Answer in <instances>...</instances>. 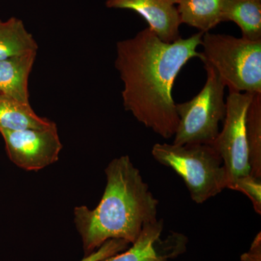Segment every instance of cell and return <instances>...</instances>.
Masks as SVG:
<instances>
[{"mask_svg":"<svg viewBox=\"0 0 261 261\" xmlns=\"http://www.w3.org/2000/svg\"><path fill=\"white\" fill-rule=\"evenodd\" d=\"M204 33L166 43L149 27L116 44L115 67L123 83L125 110L147 128L168 139L174 137L178 123L173 84L180 70L194 58Z\"/></svg>","mask_w":261,"mask_h":261,"instance_id":"cell-1","label":"cell"},{"mask_svg":"<svg viewBox=\"0 0 261 261\" xmlns=\"http://www.w3.org/2000/svg\"><path fill=\"white\" fill-rule=\"evenodd\" d=\"M106 175L107 184L97 207L74 209L84 256L113 239L134 243L146 225L158 221L159 200L128 155L113 159L106 168Z\"/></svg>","mask_w":261,"mask_h":261,"instance_id":"cell-2","label":"cell"},{"mask_svg":"<svg viewBox=\"0 0 261 261\" xmlns=\"http://www.w3.org/2000/svg\"><path fill=\"white\" fill-rule=\"evenodd\" d=\"M152 155L181 176L195 203L202 204L227 188V171L212 145L157 143Z\"/></svg>","mask_w":261,"mask_h":261,"instance_id":"cell-3","label":"cell"},{"mask_svg":"<svg viewBox=\"0 0 261 261\" xmlns=\"http://www.w3.org/2000/svg\"><path fill=\"white\" fill-rule=\"evenodd\" d=\"M201 45V61L214 68L229 91L261 93V40L206 32Z\"/></svg>","mask_w":261,"mask_h":261,"instance_id":"cell-4","label":"cell"},{"mask_svg":"<svg viewBox=\"0 0 261 261\" xmlns=\"http://www.w3.org/2000/svg\"><path fill=\"white\" fill-rule=\"evenodd\" d=\"M207 80L202 90L191 100L176 105L178 123L174 145H212L220 132V123L226 113V86L210 65L204 63Z\"/></svg>","mask_w":261,"mask_h":261,"instance_id":"cell-5","label":"cell"},{"mask_svg":"<svg viewBox=\"0 0 261 261\" xmlns=\"http://www.w3.org/2000/svg\"><path fill=\"white\" fill-rule=\"evenodd\" d=\"M252 96L253 94L249 92L229 91L223 128L212 144L227 171L228 185L240 176L250 173L245 118Z\"/></svg>","mask_w":261,"mask_h":261,"instance_id":"cell-6","label":"cell"},{"mask_svg":"<svg viewBox=\"0 0 261 261\" xmlns=\"http://www.w3.org/2000/svg\"><path fill=\"white\" fill-rule=\"evenodd\" d=\"M10 161L25 171H39L57 162L62 145L56 124L44 129H0Z\"/></svg>","mask_w":261,"mask_h":261,"instance_id":"cell-7","label":"cell"},{"mask_svg":"<svg viewBox=\"0 0 261 261\" xmlns=\"http://www.w3.org/2000/svg\"><path fill=\"white\" fill-rule=\"evenodd\" d=\"M163 220L146 225L129 249L102 261H170L185 252L186 237L172 232L163 240Z\"/></svg>","mask_w":261,"mask_h":261,"instance_id":"cell-8","label":"cell"},{"mask_svg":"<svg viewBox=\"0 0 261 261\" xmlns=\"http://www.w3.org/2000/svg\"><path fill=\"white\" fill-rule=\"evenodd\" d=\"M177 0H107L106 7L133 10L149 24L161 40L172 43L181 39Z\"/></svg>","mask_w":261,"mask_h":261,"instance_id":"cell-9","label":"cell"},{"mask_svg":"<svg viewBox=\"0 0 261 261\" xmlns=\"http://www.w3.org/2000/svg\"><path fill=\"white\" fill-rule=\"evenodd\" d=\"M37 53L0 61V94L29 103L28 82Z\"/></svg>","mask_w":261,"mask_h":261,"instance_id":"cell-10","label":"cell"},{"mask_svg":"<svg viewBox=\"0 0 261 261\" xmlns=\"http://www.w3.org/2000/svg\"><path fill=\"white\" fill-rule=\"evenodd\" d=\"M224 0H177L181 23L209 32L223 22Z\"/></svg>","mask_w":261,"mask_h":261,"instance_id":"cell-11","label":"cell"},{"mask_svg":"<svg viewBox=\"0 0 261 261\" xmlns=\"http://www.w3.org/2000/svg\"><path fill=\"white\" fill-rule=\"evenodd\" d=\"M54 125V122L37 116L30 103L20 102L0 94V129H44Z\"/></svg>","mask_w":261,"mask_h":261,"instance_id":"cell-12","label":"cell"},{"mask_svg":"<svg viewBox=\"0 0 261 261\" xmlns=\"http://www.w3.org/2000/svg\"><path fill=\"white\" fill-rule=\"evenodd\" d=\"M240 27L243 39L261 40V0H224L223 22Z\"/></svg>","mask_w":261,"mask_h":261,"instance_id":"cell-13","label":"cell"},{"mask_svg":"<svg viewBox=\"0 0 261 261\" xmlns=\"http://www.w3.org/2000/svg\"><path fill=\"white\" fill-rule=\"evenodd\" d=\"M38 45L20 19L0 20V61L37 53Z\"/></svg>","mask_w":261,"mask_h":261,"instance_id":"cell-14","label":"cell"},{"mask_svg":"<svg viewBox=\"0 0 261 261\" xmlns=\"http://www.w3.org/2000/svg\"><path fill=\"white\" fill-rule=\"evenodd\" d=\"M250 174L261 178V93H254L245 118Z\"/></svg>","mask_w":261,"mask_h":261,"instance_id":"cell-15","label":"cell"},{"mask_svg":"<svg viewBox=\"0 0 261 261\" xmlns=\"http://www.w3.org/2000/svg\"><path fill=\"white\" fill-rule=\"evenodd\" d=\"M227 189L242 192L247 196L257 214H261V178L252 174L240 176L231 182Z\"/></svg>","mask_w":261,"mask_h":261,"instance_id":"cell-16","label":"cell"},{"mask_svg":"<svg viewBox=\"0 0 261 261\" xmlns=\"http://www.w3.org/2000/svg\"><path fill=\"white\" fill-rule=\"evenodd\" d=\"M129 243L123 240H108L96 251L89 254L80 261H102L104 259L126 250Z\"/></svg>","mask_w":261,"mask_h":261,"instance_id":"cell-17","label":"cell"},{"mask_svg":"<svg viewBox=\"0 0 261 261\" xmlns=\"http://www.w3.org/2000/svg\"><path fill=\"white\" fill-rule=\"evenodd\" d=\"M242 261H261V233L254 239L248 252L241 255Z\"/></svg>","mask_w":261,"mask_h":261,"instance_id":"cell-18","label":"cell"}]
</instances>
